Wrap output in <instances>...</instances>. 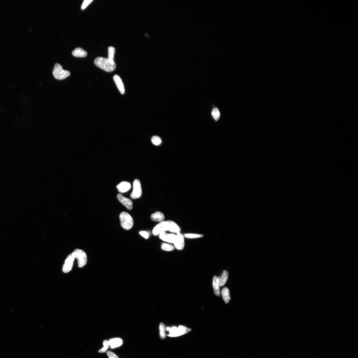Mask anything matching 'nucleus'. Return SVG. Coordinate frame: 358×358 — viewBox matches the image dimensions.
I'll use <instances>...</instances> for the list:
<instances>
[{"instance_id": "f257e3e1", "label": "nucleus", "mask_w": 358, "mask_h": 358, "mask_svg": "<svg viewBox=\"0 0 358 358\" xmlns=\"http://www.w3.org/2000/svg\"><path fill=\"white\" fill-rule=\"evenodd\" d=\"M282 192L296 203L322 216L336 215L348 202L346 190H336L322 174L293 171L284 178Z\"/></svg>"}, {"instance_id": "f03ea898", "label": "nucleus", "mask_w": 358, "mask_h": 358, "mask_svg": "<svg viewBox=\"0 0 358 358\" xmlns=\"http://www.w3.org/2000/svg\"><path fill=\"white\" fill-rule=\"evenodd\" d=\"M157 221L164 234L176 240L196 236L211 224L208 214L190 209L185 197L173 189L164 193Z\"/></svg>"}, {"instance_id": "7ed1b4c3", "label": "nucleus", "mask_w": 358, "mask_h": 358, "mask_svg": "<svg viewBox=\"0 0 358 358\" xmlns=\"http://www.w3.org/2000/svg\"><path fill=\"white\" fill-rule=\"evenodd\" d=\"M216 162L225 171L246 173L257 171L262 164V159L243 143H231L218 152Z\"/></svg>"}, {"instance_id": "20e7f679", "label": "nucleus", "mask_w": 358, "mask_h": 358, "mask_svg": "<svg viewBox=\"0 0 358 358\" xmlns=\"http://www.w3.org/2000/svg\"><path fill=\"white\" fill-rule=\"evenodd\" d=\"M324 173L322 176L336 190H345V186L341 181V171L345 155V143L338 140L327 141L324 143Z\"/></svg>"}, {"instance_id": "39448f33", "label": "nucleus", "mask_w": 358, "mask_h": 358, "mask_svg": "<svg viewBox=\"0 0 358 358\" xmlns=\"http://www.w3.org/2000/svg\"><path fill=\"white\" fill-rule=\"evenodd\" d=\"M279 3V0H253L250 2L248 8L243 18L245 29H252L265 17L273 7Z\"/></svg>"}, {"instance_id": "423d86ee", "label": "nucleus", "mask_w": 358, "mask_h": 358, "mask_svg": "<svg viewBox=\"0 0 358 358\" xmlns=\"http://www.w3.org/2000/svg\"><path fill=\"white\" fill-rule=\"evenodd\" d=\"M341 242L358 273V229L352 224H345L339 232Z\"/></svg>"}]
</instances>
